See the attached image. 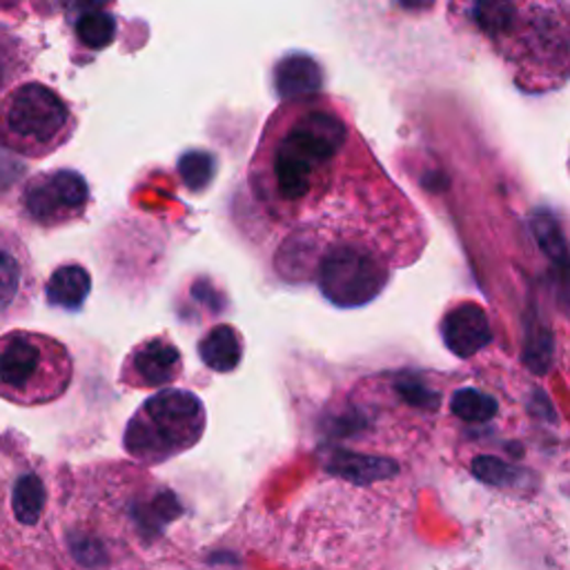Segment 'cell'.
I'll return each mask as SVG.
<instances>
[{
	"mask_svg": "<svg viewBox=\"0 0 570 570\" xmlns=\"http://www.w3.org/2000/svg\"><path fill=\"white\" fill-rule=\"evenodd\" d=\"M248 183L253 199L288 236H325L368 219L388 177L328 97L286 101L264 130Z\"/></svg>",
	"mask_w": 570,
	"mask_h": 570,
	"instance_id": "cell-1",
	"label": "cell"
},
{
	"mask_svg": "<svg viewBox=\"0 0 570 570\" xmlns=\"http://www.w3.org/2000/svg\"><path fill=\"white\" fill-rule=\"evenodd\" d=\"M563 5L483 3L466 8L470 23L528 88H555L568 71V10Z\"/></svg>",
	"mask_w": 570,
	"mask_h": 570,
	"instance_id": "cell-2",
	"label": "cell"
},
{
	"mask_svg": "<svg viewBox=\"0 0 570 570\" xmlns=\"http://www.w3.org/2000/svg\"><path fill=\"white\" fill-rule=\"evenodd\" d=\"M208 411L190 390H158L147 396L125 426L123 448L143 466H158L192 450L205 435Z\"/></svg>",
	"mask_w": 570,
	"mask_h": 570,
	"instance_id": "cell-3",
	"label": "cell"
},
{
	"mask_svg": "<svg viewBox=\"0 0 570 570\" xmlns=\"http://www.w3.org/2000/svg\"><path fill=\"white\" fill-rule=\"evenodd\" d=\"M67 348L38 333L16 331L0 339V396L21 405L49 403L71 383Z\"/></svg>",
	"mask_w": 570,
	"mask_h": 570,
	"instance_id": "cell-4",
	"label": "cell"
},
{
	"mask_svg": "<svg viewBox=\"0 0 570 570\" xmlns=\"http://www.w3.org/2000/svg\"><path fill=\"white\" fill-rule=\"evenodd\" d=\"M71 132L74 116L69 105L41 83L21 86L0 105V141L23 156H47Z\"/></svg>",
	"mask_w": 570,
	"mask_h": 570,
	"instance_id": "cell-5",
	"label": "cell"
},
{
	"mask_svg": "<svg viewBox=\"0 0 570 570\" xmlns=\"http://www.w3.org/2000/svg\"><path fill=\"white\" fill-rule=\"evenodd\" d=\"M392 261L366 246H337L321 253L312 279L339 308H359L377 299L392 275Z\"/></svg>",
	"mask_w": 570,
	"mask_h": 570,
	"instance_id": "cell-6",
	"label": "cell"
},
{
	"mask_svg": "<svg viewBox=\"0 0 570 570\" xmlns=\"http://www.w3.org/2000/svg\"><path fill=\"white\" fill-rule=\"evenodd\" d=\"M90 186L74 170H52L34 177L23 192L27 216L43 227H58L86 214Z\"/></svg>",
	"mask_w": 570,
	"mask_h": 570,
	"instance_id": "cell-7",
	"label": "cell"
},
{
	"mask_svg": "<svg viewBox=\"0 0 570 570\" xmlns=\"http://www.w3.org/2000/svg\"><path fill=\"white\" fill-rule=\"evenodd\" d=\"M183 375V355L170 335H154L136 344L123 361L121 383L132 390H163Z\"/></svg>",
	"mask_w": 570,
	"mask_h": 570,
	"instance_id": "cell-8",
	"label": "cell"
},
{
	"mask_svg": "<svg viewBox=\"0 0 570 570\" xmlns=\"http://www.w3.org/2000/svg\"><path fill=\"white\" fill-rule=\"evenodd\" d=\"M442 337L455 357L470 359L493 344L491 316L479 303L461 301L444 314Z\"/></svg>",
	"mask_w": 570,
	"mask_h": 570,
	"instance_id": "cell-9",
	"label": "cell"
},
{
	"mask_svg": "<svg viewBox=\"0 0 570 570\" xmlns=\"http://www.w3.org/2000/svg\"><path fill=\"white\" fill-rule=\"evenodd\" d=\"M32 294V268L21 243L0 232V314H10Z\"/></svg>",
	"mask_w": 570,
	"mask_h": 570,
	"instance_id": "cell-10",
	"label": "cell"
},
{
	"mask_svg": "<svg viewBox=\"0 0 570 570\" xmlns=\"http://www.w3.org/2000/svg\"><path fill=\"white\" fill-rule=\"evenodd\" d=\"M323 83L318 63L308 54L283 56L275 67V88L281 99H305L318 94Z\"/></svg>",
	"mask_w": 570,
	"mask_h": 570,
	"instance_id": "cell-11",
	"label": "cell"
},
{
	"mask_svg": "<svg viewBox=\"0 0 570 570\" xmlns=\"http://www.w3.org/2000/svg\"><path fill=\"white\" fill-rule=\"evenodd\" d=\"M243 353H246L243 335L230 323H216L199 342L201 361L219 375L234 372L243 361Z\"/></svg>",
	"mask_w": 570,
	"mask_h": 570,
	"instance_id": "cell-12",
	"label": "cell"
},
{
	"mask_svg": "<svg viewBox=\"0 0 570 570\" xmlns=\"http://www.w3.org/2000/svg\"><path fill=\"white\" fill-rule=\"evenodd\" d=\"M90 292H92V277L83 266L78 264H67L56 268L45 286V297L49 305L69 312L83 308Z\"/></svg>",
	"mask_w": 570,
	"mask_h": 570,
	"instance_id": "cell-13",
	"label": "cell"
},
{
	"mask_svg": "<svg viewBox=\"0 0 570 570\" xmlns=\"http://www.w3.org/2000/svg\"><path fill=\"white\" fill-rule=\"evenodd\" d=\"M328 470L357 485H368L372 481L390 479L396 472V463L390 459H383V457L335 450L328 461Z\"/></svg>",
	"mask_w": 570,
	"mask_h": 570,
	"instance_id": "cell-14",
	"label": "cell"
},
{
	"mask_svg": "<svg viewBox=\"0 0 570 570\" xmlns=\"http://www.w3.org/2000/svg\"><path fill=\"white\" fill-rule=\"evenodd\" d=\"M450 415L463 424H485L498 417L500 403L493 394H488L477 388H461L452 392L448 401Z\"/></svg>",
	"mask_w": 570,
	"mask_h": 570,
	"instance_id": "cell-15",
	"label": "cell"
},
{
	"mask_svg": "<svg viewBox=\"0 0 570 570\" xmlns=\"http://www.w3.org/2000/svg\"><path fill=\"white\" fill-rule=\"evenodd\" d=\"M45 500H47L45 483L38 474L25 472L19 477L12 491V511L21 524L25 526L38 524L45 511Z\"/></svg>",
	"mask_w": 570,
	"mask_h": 570,
	"instance_id": "cell-16",
	"label": "cell"
},
{
	"mask_svg": "<svg viewBox=\"0 0 570 570\" xmlns=\"http://www.w3.org/2000/svg\"><path fill=\"white\" fill-rule=\"evenodd\" d=\"M76 38L86 49L101 52L116 38V19L103 8H88L76 19Z\"/></svg>",
	"mask_w": 570,
	"mask_h": 570,
	"instance_id": "cell-17",
	"label": "cell"
},
{
	"mask_svg": "<svg viewBox=\"0 0 570 570\" xmlns=\"http://www.w3.org/2000/svg\"><path fill=\"white\" fill-rule=\"evenodd\" d=\"M212 156L201 152V149H194V152H188L181 156L179 160V172L183 177V183L192 190V192H201L203 188H208L210 179H212Z\"/></svg>",
	"mask_w": 570,
	"mask_h": 570,
	"instance_id": "cell-18",
	"label": "cell"
},
{
	"mask_svg": "<svg viewBox=\"0 0 570 570\" xmlns=\"http://www.w3.org/2000/svg\"><path fill=\"white\" fill-rule=\"evenodd\" d=\"M69 548H71V555L74 559L86 566V568H103L108 563V548L101 539L88 535V533H74L69 537Z\"/></svg>",
	"mask_w": 570,
	"mask_h": 570,
	"instance_id": "cell-19",
	"label": "cell"
},
{
	"mask_svg": "<svg viewBox=\"0 0 570 570\" xmlns=\"http://www.w3.org/2000/svg\"><path fill=\"white\" fill-rule=\"evenodd\" d=\"M23 69V45L0 27V88L10 86Z\"/></svg>",
	"mask_w": 570,
	"mask_h": 570,
	"instance_id": "cell-20",
	"label": "cell"
}]
</instances>
